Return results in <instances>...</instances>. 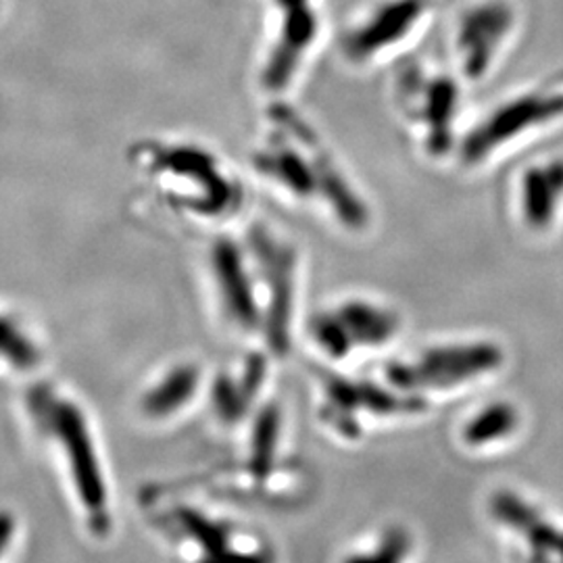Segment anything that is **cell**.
Masks as SVG:
<instances>
[{
	"label": "cell",
	"mask_w": 563,
	"mask_h": 563,
	"mask_svg": "<svg viewBox=\"0 0 563 563\" xmlns=\"http://www.w3.org/2000/svg\"><path fill=\"white\" fill-rule=\"evenodd\" d=\"M216 265H220L223 297L230 307V313L242 323H253L257 318L255 299L251 292V282L246 278L242 265L241 251L232 244H223L220 253H216Z\"/></svg>",
	"instance_id": "obj_11"
},
{
	"label": "cell",
	"mask_w": 563,
	"mask_h": 563,
	"mask_svg": "<svg viewBox=\"0 0 563 563\" xmlns=\"http://www.w3.org/2000/svg\"><path fill=\"white\" fill-rule=\"evenodd\" d=\"M260 262L263 276L269 288V330L276 349L286 346V330L295 297V280L299 267L297 246L269 223H260L253 230V241L249 244Z\"/></svg>",
	"instance_id": "obj_8"
},
{
	"label": "cell",
	"mask_w": 563,
	"mask_h": 563,
	"mask_svg": "<svg viewBox=\"0 0 563 563\" xmlns=\"http://www.w3.org/2000/svg\"><path fill=\"white\" fill-rule=\"evenodd\" d=\"M449 0H369L342 23L336 48L342 63L355 71H372L401 60L432 23L441 18Z\"/></svg>",
	"instance_id": "obj_4"
},
{
	"label": "cell",
	"mask_w": 563,
	"mask_h": 563,
	"mask_svg": "<svg viewBox=\"0 0 563 563\" xmlns=\"http://www.w3.org/2000/svg\"><path fill=\"white\" fill-rule=\"evenodd\" d=\"M467 86L444 59H405L393 80V104L426 162L453 163L467 123Z\"/></svg>",
	"instance_id": "obj_3"
},
{
	"label": "cell",
	"mask_w": 563,
	"mask_h": 563,
	"mask_svg": "<svg viewBox=\"0 0 563 563\" xmlns=\"http://www.w3.org/2000/svg\"><path fill=\"white\" fill-rule=\"evenodd\" d=\"M563 123V69L528 81L465 123L453 163L478 174L528 148Z\"/></svg>",
	"instance_id": "obj_2"
},
{
	"label": "cell",
	"mask_w": 563,
	"mask_h": 563,
	"mask_svg": "<svg viewBox=\"0 0 563 563\" xmlns=\"http://www.w3.org/2000/svg\"><path fill=\"white\" fill-rule=\"evenodd\" d=\"M520 30L518 0H467L453 18L444 59L467 88L481 86L511 55Z\"/></svg>",
	"instance_id": "obj_5"
},
{
	"label": "cell",
	"mask_w": 563,
	"mask_h": 563,
	"mask_svg": "<svg viewBox=\"0 0 563 563\" xmlns=\"http://www.w3.org/2000/svg\"><path fill=\"white\" fill-rule=\"evenodd\" d=\"M195 372L190 369H181L178 374H174V378L169 380V384H163L159 388V393L153 397V409L155 411H165V407H174L178 402L186 401L192 386H195Z\"/></svg>",
	"instance_id": "obj_13"
},
{
	"label": "cell",
	"mask_w": 563,
	"mask_h": 563,
	"mask_svg": "<svg viewBox=\"0 0 563 563\" xmlns=\"http://www.w3.org/2000/svg\"><path fill=\"white\" fill-rule=\"evenodd\" d=\"M516 422V413L509 407H490L483 416H478L470 426L465 439L472 444H483V441H493L511 432Z\"/></svg>",
	"instance_id": "obj_12"
},
{
	"label": "cell",
	"mask_w": 563,
	"mask_h": 563,
	"mask_svg": "<svg viewBox=\"0 0 563 563\" xmlns=\"http://www.w3.org/2000/svg\"><path fill=\"white\" fill-rule=\"evenodd\" d=\"M386 547H380L376 553L365 555V558H357L349 563H401L399 558L405 555V547L407 541L402 537H393L386 541Z\"/></svg>",
	"instance_id": "obj_14"
},
{
	"label": "cell",
	"mask_w": 563,
	"mask_h": 563,
	"mask_svg": "<svg viewBox=\"0 0 563 563\" xmlns=\"http://www.w3.org/2000/svg\"><path fill=\"white\" fill-rule=\"evenodd\" d=\"M507 205L523 232L532 236L553 232L563 218L562 155L522 163L509 180Z\"/></svg>",
	"instance_id": "obj_7"
},
{
	"label": "cell",
	"mask_w": 563,
	"mask_h": 563,
	"mask_svg": "<svg viewBox=\"0 0 563 563\" xmlns=\"http://www.w3.org/2000/svg\"><path fill=\"white\" fill-rule=\"evenodd\" d=\"M253 169L267 190L299 209L320 211L349 234L372 225L374 207L322 130L286 99H272Z\"/></svg>",
	"instance_id": "obj_1"
},
{
	"label": "cell",
	"mask_w": 563,
	"mask_h": 563,
	"mask_svg": "<svg viewBox=\"0 0 563 563\" xmlns=\"http://www.w3.org/2000/svg\"><path fill=\"white\" fill-rule=\"evenodd\" d=\"M267 32L260 86L267 99H286L301 80L325 30L323 0H265Z\"/></svg>",
	"instance_id": "obj_6"
},
{
	"label": "cell",
	"mask_w": 563,
	"mask_h": 563,
	"mask_svg": "<svg viewBox=\"0 0 563 563\" xmlns=\"http://www.w3.org/2000/svg\"><path fill=\"white\" fill-rule=\"evenodd\" d=\"M316 339L332 355L346 353L353 344H383L397 330V318L380 305L342 302L336 311L316 320Z\"/></svg>",
	"instance_id": "obj_9"
},
{
	"label": "cell",
	"mask_w": 563,
	"mask_h": 563,
	"mask_svg": "<svg viewBox=\"0 0 563 563\" xmlns=\"http://www.w3.org/2000/svg\"><path fill=\"white\" fill-rule=\"evenodd\" d=\"M499 362L493 346H449L430 351L416 365H402L395 376L401 384L416 386H455L474 374L486 372Z\"/></svg>",
	"instance_id": "obj_10"
}]
</instances>
